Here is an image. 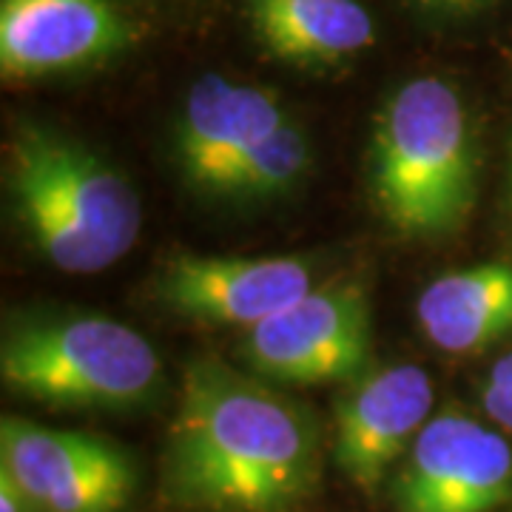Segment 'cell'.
Returning a JSON list of instances; mask_svg holds the SVG:
<instances>
[{
  "label": "cell",
  "instance_id": "obj_1",
  "mask_svg": "<svg viewBox=\"0 0 512 512\" xmlns=\"http://www.w3.org/2000/svg\"><path fill=\"white\" fill-rule=\"evenodd\" d=\"M316 481V427L296 404L214 359L185 370L165 444V490L174 501L217 512H288Z\"/></svg>",
  "mask_w": 512,
  "mask_h": 512
},
{
  "label": "cell",
  "instance_id": "obj_2",
  "mask_svg": "<svg viewBox=\"0 0 512 512\" xmlns=\"http://www.w3.org/2000/svg\"><path fill=\"white\" fill-rule=\"evenodd\" d=\"M3 183L23 234L63 274H97L140 237L143 205L97 151L43 123H23L6 143Z\"/></svg>",
  "mask_w": 512,
  "mask_h": 512
},
{
  "label": "cell",
  "instance_id": "obj_3",
  "mask_svg": "<svg viewBox=\"0 0 512 512\" xmlns=\"http://www.w3.org/2000/svg\"><path fill=\"white\" fill-rule=\"evenodd\" d=\"M367 183L382 220L404 237L447 234L470 217L478 191L473 126L444 77H413L387 97Z\"/></svg>",
  "mask_w": 512,
  "mask_h": 512
},
{
  "label": "cell",
  "instance_id": "obj_4",
  "mask_svg": "<svg viewBox=\"0 0 512 512\" xmlns=\"http://www.w3.org/2000/svg\"><path fill=\"white\" fill-rule=\"evenodd\" d=\"M3 384L32 402L72 410H126L160 387L154 345L109 316H32L3 330Z\"/></svg>",
  "mask_w": 512,
  "mask_h": 512
},
{
  "label": "cell",
  "instance_id": "obj_5",
  "mask_svg": "<svg viewBox=\"0 0 512 512\" xmlns=\"http://www.w3.org/2000/svg\"><path fill=\"white\" fill-rule=\"evenodd\" d=\"M370 333L365 288L325 285L248 330L242 359L254 373L282 384L348 382L365 373Z\"/></svg>",
  "mask_w": 512,
  "mask_h": 512
},
{
  "label": "cell",
  "instance_id": "obj_6",
  "mask_svg": "<svg viewBox=\"0 0 512 512\" xmlns=\"http://www.w3.org/2000/svg\"><path fill=\"white\" fill-rule=\"evenodd\" d=\"M390 498L396 512H495L512 498L510 441L458 410L430 416Z\"/></svg>",
  "mask_w": 512,
  "mask_h": 512
},
{
  "label": "cell",
  "instance_id": "obj_7",
  "mask_svg": "<svg viewBox=\"0 0 512 512\" xmlns=\"http://www.w3.org/2000/svg\"><path fill=\"white\" fill-rule=\"evenodd\" d=\"M0 467L46 512H117L137 481L117 444L9 416L0 424Z\"/></svg>",
  "mask_w": 512,
  "mask_h": 512
},
{
  "label": "cell",
  "instance_id": "obj_8",
  "mask_svg": "<svg viewBox=\"0 0 512 512\" xmlns=\"http://www.w3.org/2000/svg\"><path fill=\"white\" fill-rule=\"evenodd\" d=\"M165 308L185 319L256 328L313 291L302 256H171L154 282Z\"/></svg>",
  "mask_w": 512,
  "mask_h": 512
},
{
  "label": "cell",
  "instance_id": "obj_9",
  "mask_svg": "<svg viewBox=\"0 0 512 512\" xmlns=\"http://www.w3.org/2000/svg\"><path fill=\"white\" fill-rule=\"evenodd\" d=\"M433 399V382L419 365L365 370L350 382L333 413V458L353 487H382L430 421Z\"/></svg>",
  "mask_w": 512,
  "mask_h": 512
},
{
  "label": "cell",
  "instance_id": "obj_10",
  "mask_svg": "<svg viewBox=\"0 0 512 512\" xmlns=\"http://www.w3.org/2000/svg\"><path fill=\"white\" fill-rule=\"evenodd\" d=\"M134 40L111 0H0V72L40 80L100 66Z\"/></svg>",
  "mask_w": 512,
  "mask_h": 512
},
{
  "label": "cell",
  "instance_id": "obj_11",
  "mask_svg": "<svg viewBox=\"0 0 512 512\" xmlns=\"http://www.w3.org/2000/svg\"><path fill=\"white\" fill-rule=\"evenodd\" d=\"M285 120L274 92L205 74L185 92L174 123V157L188 183L220 197L228 177Z\"/></svg>",
  "mask_w": 512,
  "mask_h": 512
},
{
  "label": "cell",
  "instance_id": "obj_12",
  "mask_svg": "<svg viewBox=\"0 0 512 512\" xmlns=\"http://www.w3.org/2000/svg\"><path fill=\"white\" fill-rule=\"evenodd\" d=\"M254 40L296 69H333L376 43L362 0H245Z\"/></svg>",
  "mask_w": 512,
  "mask_h": 512
},
{
  "label": "cell",
  "instance_id": "obj_13",
  "mask_svg": "<svg viewBox=\"0 0 512 512\" xmlns=\"http://www.w3.org/2000/svg\"><path fill=\"white\" fill-rule=\"evenodd\" d=\"M424 336L447 353H476L512 333V265L484 262L433 279L416 302Z\"/></svg>",
  "mask_w": 512,
  "mask_h": 512
},
{
  "label": "cell",
  "instance_id": "obj_14",
  "mask_svg": "<svg viewBox=\"0 0 512 512\" xmlns=\"http://www.w3.org/2000/svg\"><path fill=\"white\" fill-rule=\"evenodd\" d=\"M311 168L308 134L285 120L274 134L239 165L222 188L220 200L265 202L288 194Z\"/></svg>",
  "mask_w": 512,
  "mask_h": 512
},
{
  "label": "cell",
  "instance_id": "obj_15",
  "mask_svg": "<svg viewBox=\"0 0 512 512\" xmlns=\"http://www.w3.org/2000/svg\"><path fill=\"white\" fill-rule=\"evenodd\" d=\"M481 404H484L487 416H490L495 424L512 430V390L484 384V390H481Z\"/></svg>",
  "mask_w": 512,
  "mask_h": 512
},
{
  "label": "cell",
  "instance_id": "obj_16",
  "mask_svg": "<svg viewBox=\"0 0 512 512\" xmlns=\"http://www.w3.org/2000/svg\"><path fill=\"white\" fill-rule=\"evenodd\" d=\"M32 501L29 495L20 490V484L15 481V476L0 467V512H26Z\"/></svg>",
  "mask_w": 512,
  "mask_h": 512
},
{
  "label": "cell",
  "instance_id": "obj_17",
  "mask_svg": "<svg viewBox=\"0 0 512 512\" xmlns=\"http://www.w3.org/2000/svg\"><path fill=\"white\" fill-rule=\"evenodd\" d=\"M487 384H493V387H504V390H512V353L507 356H501L493 367H490V373H487Z\"/></svg>",
  "mask_w": 512,
  "mask_h": 512
},
{
  "label": "cell",
  "instance_id": "obj_18",
  "mask_svg": "<svg viewBox=\"0 0 512 512\" xmlns=\"http://www.w3.org/2000/svg\"><path fill=\"white\" fill-rule=\"evenodd\" d=\"M419 9L436 12V15H453V0H413Z\"/></svg>",
  "mask_w": 512,
  "mask_h": 512
},
{
  "label": "cell",
  "instance_id": "obj_19",
  "mask_svg": "<svg viewBox=\"0 0 512 512\" xmlns=\"http://www.w3.org/2000/svg\"><path fill=\"white\" fill-rule=\"evenodd\" d=\"M490 0H453V15H473L481 6H487Z\"/></svg>",
  "mask_w": 512,
  "mask_h": 512
},
{
  "label": "cell",
  "instance_id": "obj_20",
  "mask_svg": "<svg viewBox=\"0 0 512 512\" xmlns=\"http://www.w3.org/2000/svg\"><path fill=\"white\" fill-rule=\"evenodd\" d=\"M510 183H512V160H510Z\"/></svg>",
  "mask_w": 512,
  "mask_h": 512
}]
</instances>
